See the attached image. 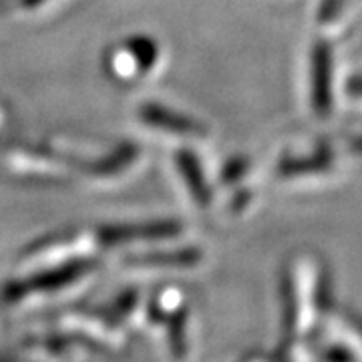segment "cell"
Masks as SVG:
<instances>
[{"label": "cell", "mask_w": 362, "mask_h": 362, "mask_svg": "<svg viewBox=\"0 0 362 362\" xmlns=\"http://www.w3.org/2000/svg\"><path fill=\"white\" fill-rule=\"evenodd\" d=\"M159 47L153 39L133 37L117 45L107 57V71L119 81L151 77L159 65Z\"/></svg>", "instance_id": "obj_1"}, {"label": "cell", "mask_w": 362, "mask_h": 362, "mask_svg": "<svg viewBox=\"0 0 362 362\" xmlns=\"http://www.w3.org/2000/svg\"><path fill=\"white\" fill-rule=\"evenodd\" d=\"M6 168L33 180H65L71 173L69 161L59 151H33V149H18L6 156Z\"/></svg>", "instance_id": "obj_2"}, {"label": "cell", "mask_w": 362, "mask_h": 362, "mask_svg": "<svg viewBox=\"0 0 362 362\" xmlns=\"http://www.w3.org/2000/svg\"><path fill=\"white\" fill-rule=\"evenodd\" d=\"M137 119L149 131L168 133V135H204V127L194 119L183 117L173 109L161 107L159 103H141L137 109Z\"/></svg>", "instance_id": "obj_3"}, {"label": "cell", "mask_w": 362, "mask_h": 362, "mask_svg": "<svg viewBox=\"0 0 362 362\" xmlns=\"http://www.w3.org/2000/svg\"><path fill=\"white\" fill-rule=\"evenodd\" d=\"M312 107L322 117L332 109V52L326 45H318L312 54Z\"/></svg>", "instance_id": "obj_4"}, {"label": "cell", "mask_w": 362, "mask_h": 362, "mask_svg": "<svg viewBox=\"0 0 362 362\" xmlns=\"http://www.w3.org/2000/svg\"><path fill=\"white\" fill-rule=\"evenodd\" d=\"M175 168H177V173L183 181V187L187 189L194 204H197L199 207H206L209 204V189H207L204 171L199 168L194 153L192 151H180L175 156Z\"/></svg>", "instance_id": "obj_5"}, {"label": "cell", "mask_w": 362, "mask_h": 362, "mask_svg": "<svg viewBox=\"0 0 362 362\" xmlns=\"http://www.w3.org/2000/svg\"><path fill=\"white\" fill-rule=\"evenodd\" d=\"M344 0H322V6H320V21L328 23V21H334L337 14L340 13Z\"/></svg>", "instance_id": "obj_6"}, {"label": "cell", "mask_w": 362, "mask_h": 362, "mask_svg": "<svg viewBox=\"0 0 362 362\" xmlns=\"http://www.w3.org/2000/svg\"><path fill=\"white\" fill-rule=\"evenodd\" d=\"M346 90L352 97H362V75H356V77L350 78L349 83H346Z\"/></svg>", "instance_id": "obj_7"}]
</instances>
